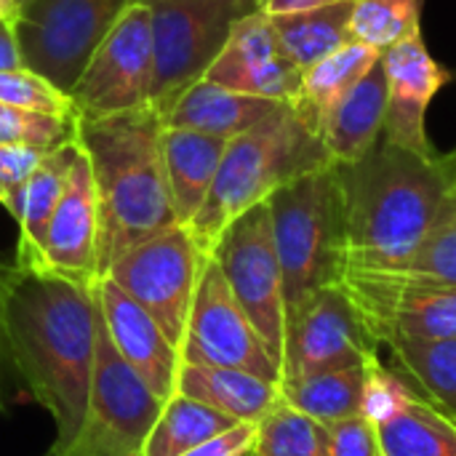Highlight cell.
<instances>
[{"label": "cell", "instance_id": "d6986e66", "mask_svg": "<svg viewBox=\"0 0 456 456\" xmlns=\"http://www.w3.org/2000/svg\"><path fill=\"white\" fill-rule=\"evenodd\" d=\"M43 262L48 273L86 283L99 281V203L91 163L80 144L45 232Z\"/></svg>", "mask_w": 456, "mask_h": 456}, {"label": "cell", "instance_id": "5b68a950", "mask_svg": "<svg viewBox=\"0 0 456 456\" xmlns=\"http://www.w3.org/2000/svg\"><path fill=\"white\" fill-rule=\"evenodd\" d=\"M267 206L289 318L321 289L339 286L350 267L337 168L326 166L278 187Z\"/></svg>", "mask_w": 456, "mask_h": 456}, {"label": "cell", "instance_id": "44dd1931", "mask_svg": "<svg viewBox=\"0 0 456 456\" xmlns=\"http://www.w3.org/2000/svg\"><path fill=\"white\" fill-rule=\"evenodd\" d=\"M227 142L222 136L163 126L160 150L176 224H190L206 203Z\"/></svg>", "mask_w": 456, "mask_h": 456}, {"label": "cell", "instance_id": "484cf974", "mask_svg": "<svg viewBox=\"0 0 456 456\" xmlns=\"http://www.w3.org/2000/svg\"><path fill=\"white\" fill-rule=\"evenodd\" d=\"M379 51L363 43H345L302 72V96L294 104L305 120L321 134L326 115L353 91V86L379 61Z\"/></svg>", "mask_w": 456, "mask_h": 456}, {"label": "cell", "instance_id": "4fadbf2b", "mask_svg": "<svg viewBox=\"0 0 456 456\" xmlns=\"http://www.w3.org/2000/svg\"><path fill=\"white\" fill-rule=\"evenodd\" d=\"M374 358H379V345L342 283L321 289L286 318L281 382L366 366Z\"/></svg>", "mask_w": 456, "mask_h": 456}, {"label": "cell", "instance_id": "4316f807", "mask_svg": "<svg viewBox=\"0 0 456 456\" xmlns=\"http://www.w3.org/2000/svg\"><path fill=\"white\" fill-rule=\"evenodd\" d=\"M369 366H347L323 374L297 377L281 382V398L310 419L329 425L366 411Z\"/></svg>", "mask_w": 456, "mask_h": 456}, {"label": "cell", "instance_id": "277c9868", "mask_svg": "<svg viewBox=\"0 0 456 456\" xmlns=\"http://www.w3.org/2000/svg\"><path fill=\"white\" fill-rule=\"evenodd\" d=\"M326 166L334 160L321 134L294 104L281 102L267 118L227 142L208 198L184 227L211 256L222 232L240 214L265 203L278 187Z\"/></svg>", "mask_w": 456, "mask_h": 456}, {"label": "cell", "instance_id": "6da1fadb", "mask_svg": "<svg viewBox=\"0 0 456 456\" xmlns=\"http://www.w3.org/2000/svg\"><path fill=\"white\" fill-rule=\"evenodd\" d=\"M0 323L24 393L53 419L51 449L67 446L83 422L91 390L99 334L96 281L0 262Z\"/></svg>", "mask_w": 456, "mask_h": 456}, {"label": "cell", "instance_id": "4dcf8cb0", "mask_svg": "<svg viewBox=\"0 0 456 456\" xmlns=\"http://www.w3.org/2000/svg\"><path fill=\"white\" fill-rule=\"evenodd\" d=\"M425 0H353L350 35L379 53L422 29Z\"/></svg>", "mask_w": 456, "mask_h": 456}, {"label": "cell", "instance_id": "836d02e7", "mask_svg": "<svg viewBox=\"0 0 456 456\" xmlns=\"http://www.w3.org/2000/svg\"><path fill=\"white\" fill-rule=\"evenodd\" d=\"M395 270H409V273L456 283V195L452 208L433 227L425 243Z\"/></svg>", "mask_w": 456, "mask_h": 456}, {"label": "cell", "instance_id": "9c48e42d", "mask_svg": "<svg viewBox=\"0 0 456 456\" xmlns=\"http://www.w3.org/2000/svg\"><path fill=\"white\" fill-rule=\"evenodd\" d=\"M128 3L134 0H29L13 19L24 67L69 94Z\"/></svg>", "mask_w": 456, "mask_h": 456}, {"label": "cell", "instance_id": "9a60e30c", "mask_svg": "<svg viewBox=\"0 0 456 456\" xmlns=\"http://www.w3.org/2000/svg\"><path fill=\"white\" fill-rule=\"evenodd\" d=\"M382 69L387 80L382 139L419 155H438L428 136V107L454 72L428 51L422 29L382 51Z\"/></svg>", "mask_w": 456, "mask_h": 456}, {"label": "cell", "instance_id": "ba28073f", "mask_svg": "<svg viewBox=\"0 0 456 456\" xmlns=\"http://www.w3.org/2000/svg\"><path fill=\"white\" fill-rule=\"evenodd\" d=\"M342 286L379 350L395 339L456 337V283L409 270L350 265Z\"/></svg>", "mask_w": 456, "mask_h": 456}, {"label": "cell", "instance_id": "f1b7e54d", "mask_svg": "<svg viewBox=\"0 0 456 456\" xmlns=\"http://www.w3.org/2000/svg\"><path fill=\"white\" fill-rule=\"evenodd\" d=\"M235 419L187 395H174L163 403L152 430L144 438L142 456H182L198 444L230 430Z\"/></svg>", "mask_w": 456, "mask_h": 456}, {"label": "cell", "instance_id": "ab89813d", "mask_svg": "<svg viewBox=\"0 0 456 456\" xmlns=\"http://www.w3.org/2000/svg\"><path fill=\"white\" fill-rule=\"evenodd\" d=\"M331 3H339V0H259V11L267 16H281V13L310 11V8H321Z\"/></svg>", "mask_w": 456, "mask_h": 456}, {"label": "cell", "instance_id": "3957f363", "mask_svg": "<svg viewBox=\"0 0 456 456\" xmlns=\"http://www.w3.org/2000/svg\"><path fill=\"white\" fill-rule=\"evenodd\" d=\"M163 120L152 107L77 118L99 203V278L134 246L176 224L160 150Z\"/></svg>", "mask_w": 456, "mask_h": 456}, {"label": "cell", "instance_id": "8992f818", "mask_svg": "<svg viewBox=\"0 0 456 456\" xmlns=\"http://www.w3.org/2000/svg\"><path fill=\"white\" fill-rule=\"evenodd\" d=\"M152 11L155 77L150 107L163 118L224 48L232 27L259 0H144Z\"/></svg>", "mask_w": 456, "mask_h": 456}, {"label": "cell", "instance_id": "2e32d148", "mask_svg": "<svg viewBox=\"0 0 456 456\" xmlns=\"http://www.w3.org/2000/svg\"><path fill=\"white\" fill-rule=\"evenodd\" d=\"M203 80L270 102L297 104L302 96V69L286 53L270 16L262 11L243 16L232 27Z\"/></svg>", "mask_w": 456, "mask_h": 456}, {"label": "cell", "instance_id": "8d00e7d4", "mask_svg": "<svg viewBox=\"0 0 456 456\" xmlns=\"http://www.w3.org/2000/svg\"><path fill=\"white\" fill-rule=\"evenodd\" d=\"M256 441V422H238L230 430L198 444L182 456H248Z\"/></svg>", "mask_w": 456, "mask_h": 456}, {"label": "cell", "instance_id": "30bf717a", "mask_svg": "<svg viewBox=\"0 0 456 456\" xmlns=\"http://www.w3.org/2000/svg\"><path fill=\"white\" fill-rule=\"evenodd\" d=\"M211 259L219 265L238 305L281 366L286 337V297L267 200L240 214L222 232Z\"/></svg>", "mask_w": 456, "mask_h": 456}, {"label": "cell", "instance_id": "ac0fdd59", "mask_svg": "<svg viewBox=\"0 0 456 456\" xmlns=\"http://www.w3.org/2000/svg\"><path fill=\"white\" fill-rule=\"evenodd\" d=\"M96 302L118 355L136 371V377L152 390L160 403L174 398L182 353L163 334L158 321L107 275L96 281Z\"/></svg>", "mask_w": 456, "mask_h": 456}, {"label": "cell", "instance_id": "d6a6232c", "mask_svg": "<svg viewBox=\"0 0 456 456\" xmlns=\"http://www.w3.org/2000/svg\"><path fill=\"white\" fill-rule=\"evenodd\" d=\"M0 104L45 112V115L77 118V107L72 96L59 86H53L48 77L32 72L29 67L0 69Z\"/></svg>", "mask_w": 456, "mask_h": 456}, {"label": "cell", "instance_id": "52a82bcc", "mask_svg": "<svg viewBox=\"0 0 456 456\" xmlns=\"http://www.w3.org/2000/svg\"><path fill=\"white\" fill-rule=\"evenodd\" d=\"M163 403L118 355L99 313L94 374L83 422L75 438L43 456H142Z\"/></svg>", "mask_w": 456, "mask_h": 456}, {"label": "cell", "instance_id": "603a6c76", "mask_svg": "<svg viewBox=\"0 0 456 456\" xmlns=\"http://www.w3.org/2000/svg\"><path fill=\"white\" fill-rule=\"evenodd\" d=\"M176 393L235 422H259L281 398V385L243 369L182 361Z\"/></svg>", "mask_w": 456, "mask_h": 456}, {"label": "cell", "instance_id": "7bdbcfd3", "mask_svg": "<svg viewBox=\"0 0 456 456\" xmlns=\"http://www.w3.org/2000/svg\"><path fill=\"white\" fill-rule=\"evenodd\" d=\"M19 3H21V5H27V3H29V0H19Z\"/></svg>", "mask_w": 456, "mask_h": 456}, {"label": "cell", "instance_id": "cb8c5ba5", "mask_svg": "<svg viewBox=\"0 0 456 456\" xmlns=\"http://www.w3.org/2000/svg\"><path fill=\"white\" fill-rule=\"evenodd\" d=\"M278 104L281 102L238 94L211 80H198L174 102V107L160 120L166 128H187L208 136L232 139L267 118Z\"/></svg>", "mask_w": 456, "mask_h": 456}, {"label": "cell", "instance_id": "f546056e", "mask_svg": "<svg viewBox=\"0 0 456 456\" xmlns=\"http://www.w3.org/2000/svg\"><path fill=\"white\" fill-rule=\"evenodd\" d=\"M248 456H329L323 425L278 398L256 422V441Z\"/></svg>", "mask_w": 456, "mask_h": 456}, {"label": "cell", "instance_id": "d590c367", "mask_svg": "<svg viewBox=\"0 0 456 456\" xmlns=\"http://www.w3.org/2000/svg\"><path fill=\"white\" fill-rule=\"evenodd\" d=\"M48 150L24 144H0V203H5L40 166Z\"/></svg>", "mask_w": 456, "mask_h": 456}, {"label": "cell", "instance_id": "8fae6325", "mask_svg": "<svg viewBox=\"0 0 456 456\" xmlns=\"http://www.w3.org/2000/svg\"><path fill=\"white\" fill-rule=\"evenodd\" d=\"M206 259L208 256L198 248L190 230L184 224H174L126 251L107 270V278L144 307L182 353Z\"/></svg>", "mask_w": 456, "mask_h": 456}, {"label": "cell", "instance_id": "5bb4252c", "mask_svg": "<svg viewBox=\"0 0 456 456\" xmlns=\"http://www.w3.org/2000/svg\"><path fill=\"white\" fill-rule=\"evenodd\" d=\"M182 361L243 369L281 385V366L230 291L219 265L208 256L195 289Z\"/></svg>", "mask_w": 456, "mask_h": 456}, {"label": "cell", "instance_id": "b9f144b4", "mask_svg": "<svg viewBox=\"0 0 456 456\" xmlns=\"http://www.w3.org/2000/svg\"><path fill=\"white\" fill-rule=\"evenodd\" d=\"M441 160H444V168H446V176H449V182H452V192L456 195V147L452 152H446V155H441Z\"/></svg>", "mask_w": 456, "mask_h": 456}, {"label": "cell", "instance_id": "e0dca14e", "mask_svg": "<svg viewBox=\"0 0 456 456\" xmlns=\"http://www.w3.org/2000/svg\"><path fill=\"white\" fill-rule=\"evenodd\" d=\"M366 414L377 422L382 456H456V422L411 393L382 358L369 366Z\"/></svg>", "mask_w": 456, "mask_h": 456}, {"label": "cell", "instance_id": "d4e9b609", "mask_svg": "<svg viewBox=\"0 0 456 456\" xmlns=\"http://www.w3.org/2000/svg\"><path fill=\"white\" fill-rule=\"evenodd\" d=\"M385 366L419 398L456 422V337L395 339L382 345Z\"/></svg>", "mask_w": 456, "mask_h": 456}, {"label": "cell", "instance_id": "1f68e13d", "mask_svg": "<svg viewBox=\"0 0 456 456\" xmlns=\"http://www.w3.org/2000/svg\"><path fill=\"white\" fill-rule=\"evenodd\" d=\"M75 139H77V118L45 115V112L0 104V144L53 150Z\"/></svg>", "mask_w": 456, "mask_h": 456}, {"label": "cell", "instance_id": "e575fe53", "mask_svg": "<svg viewBox=\"0 0 456 456\" xmlns=\"http://www.w3.org/2000/svg\"><path fill=\"white\" fill-rule=\"evenodd\" d=\"M329 456H382L379 430L371 414L361 411L323 425Z\"/></svg>", "mask_w": 456, "mask_h": 456}, {"label": "cell", "instance_id": "7c38bea8", "mask_svg": "<svg viewBox=\"0 0 456 456\" xmlns=\"http://www.w3.org/2000/svg\"><path fill=\"white\" fill-rule=\"evenodd\" d=\"M152 77V11L144 0H134L96 45L69 96L77 107V118L128 112L150 107Z\"/></svg>", "mask_w": 456, "mask_h": 456}, {"label": "cell", "instance_id": "f35d334b", "mask_svg": "<svg viewBox=\"0 0 456 456\" xmlns=\"http://www.w3.org/2000/svg\"><path fill=\"white\" fill-rule=\"evenodd\" d=\"M16 67H24V59L19 51L13 21H0V69H16Z\"/></svg>", "mask_w": 456, "mask_h": 456}, {"label": "cell", "instance_id": "60d3db41", "mask_svg": "<svg viewBox=\"0 0 456 456\" xmlns=\"http://www.w3.org/2000/svg\"><path fill=\"white\" fill-rule=\"evenodd\" d=\"M21 11L19 0H0V21H13Z\"/></svg>", "mask_w": 456, "mask_h": 456}, {"label": "cell", "instance_id": "ffe728a7", "mask_svg": "<svg viewBox=\"0 0 456 456\" xmlns=\"http://www.w3.org/2000/svg\"><path fill=\"white\" fill-rule=\"evenodd\" d=\"M75 155H77V139L48 150L40 166L35 168V174L27 179V184L19 187L3 203L19 227L13 265L27 267V270H45V262H43L45 232L56 211V203L67 187Z\"/></svg>", "mask_w": 456, "mask_h": 456}, {"label": "cell", "instance_id": "74e56055", "mask_svg": "<svg viewBox=\"0 0 456 456\" xmlns=\"http://www.w3.org/2000/svg\"><path fill=\"white\" fill-rule=\"evenodd\" d=\"M24 385L13 369L8 345H5V334H3V323H0V409H8L19 395H21Z\"/></svg>", "mask_w": 456, "mask_h": 456}, {"label": "cell", "instance_id": "7402d4cb", "mask_svg": "<svg viewBox=\"0 0 456 456\" xmlns=\"http://www.w3.org/2000/svg\"><path fill=\"white\" fill-rule=\"evenodd\" d=\"M387 80L379 61L353 86V91L321 123V139L334 163H355L369 155L385 131Z\"/></svg>", "mask_w": 456, "mask_h": 456}, {"label": "cell", "instance_id": "83f0119b", "mask_svg": "<svg viewBox=\"0 0 456 456\" xmlns=\"http://www.w3.org/2000/svg\"><path fill=\"white\" fill-rule=\"evenodd\" d=\"M350 13H353V0H339L310 11L270 16V21L286 53L305 72L307 67H313L315 61H321L323 56L334 53L337 48L353 40Z\"/></svg>", "mask_w": 456, "mask_h": 456}, {"label": "cell", "instance_id": "7a4b0ae2", "mask_svg": "<svg viewBox=\"0 0 456 456\" xmlns=\"http://www.w3.org/2000/svg\"><path fill=\"white\" fill-rule=\"evenodd\" d=\"M353 267H401L454 203L441 155L385 139L355 163H334Z\"/></svg>", "mask_w": 456, "mask_h": 456}]
</instances>
